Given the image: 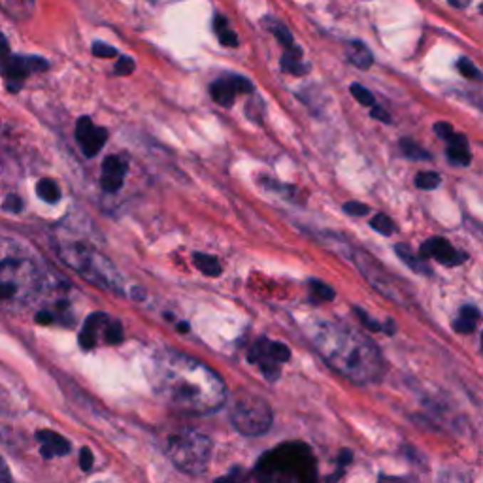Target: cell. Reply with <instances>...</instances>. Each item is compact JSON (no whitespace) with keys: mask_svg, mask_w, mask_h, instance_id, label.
<instances>
[{"mask_svg":"<svg viewBox=\"0 0 483 483\" xmlns=\"http://www.w3.org/2000/svg\"><path fill=\"white\" fill-rule=\"evenodd\" d=\"M150 376L157 397L182 414H212L227 400L225 383L208 365L174 349L155 355Z\"/></svg>","mask_w":483,"mask_h":483,"instance_id":"obj_1","label":"cell"},{"mask_svg":"<svg viewBox=\"0 0 483 483\" xmlns=\"http://www.w3.org/2000/svg\"><path fill=\"white\" fill-rule=\"evenodd\" d=\"M310 338L323 360L357 385L374 383L383 376L380 349L365 334L338 323L321 321L310 328Z\"/></svg>","mask_w":483,"mask_h":483,"instance_id":"obj_2","label":"cell"},{"mask_svg":"<svg viewBox=\"0 0 483 483\" xmlns=\"http://www.w3.org/2000/svg\"><path fill=\"white\" fill-rule=\"evenodd\" d=\"M43 270L28 247L0 238V306H25L43 287Z\"/></svg>","mask_w":483,"mask_h":483,"instance_id":"obj_3","label":"cell"},{"mask_svg":"<svg viewBox=\"0 0 483 483\" xmlns=\"http://www.w3.org/2000/svg\"><path fill=\"white\" fill-rule=\"evenodd\" d=\"M259 483H319L316 459L306 444L291 442L264 453L255 467Z\"/></svg>","mask_w":483,"mask_h":483,"instance_id":"obj_4","label":"cell"},{"mask_svg":"<svg viewBox=\"0 0 483 483\" xmlns=\"http://www.w3.org/2000/svg\"><path fill=\"white\" fill-rule=\"evenodd\" d=\"M57 253L76 274H80L95 287H100L113 295H125L127 289L123 276L119 274L112 261L104 257L100 251L83 242H65L57 246Z\"/></svg>","mask_w":483,"mask_h":483,"instance_id":"obj_5","label":"cell"},{"mask_svg":"<svg viewBox=\"0 0 483 483\" xmlns=\"http://www.w3.org/2000/svg\"><path fill=\"white\" fill-rule=\"evenodd\" d=\"M214 444L209 436L199 430L182 429L174 432L167 442V455L174 467L189 476H199L206 472L209 464Z\"/></svg>","mask_w":483,"mask_h":483,"instance_id":"obj_6","label":"cell"},{"mask_svg":"<svg viewBox=\"0 0 483 483\" xmlns=\"http://www.w3.org/2000/svg\"><path fill=\"white\" fill-rule=\"evenodd\" d=\"M351 261L357 264V269H359L360 274L365 276L366 281H368L378 293H381V295L385 296V298L397 302L400 306H408L410 302H412V295L408 293V289L398 281V278L389 274V272L383 269V264L372 257L366 249H353V253H351Z\"/></svg>","mask_w":483,"mask_h":483,"instance_id":"obj_7","label":"cell"},{"mask_svg":"<svg viewBox=\"0 0 483 483\" xmlns=\"http://www.w3.org/2000/svg\"><path fill=\"white\" fill-rule=\"evenodd\" d=\"M272 410L269 402L253 393L238 395L231 410L234 429L244 436H261L272 427Z\"/></svg>","mask_w":483,"mask_h":483,"instance_id":"obj_8","label":"cell"},{"mask_svg":"<svg viewBox=\"0 0 483 483\" xmlns=\"http://www.w3.org/2000/svg\"><path fill=\"white\" fill-rule=\"evenodd\" d=\"M247 359L261 368L266 380L276 381L279 378V366L291 359V351L281 342H272V340L263 338L253 344Z\"/></svg>","mask_w":483,"mask_h":483,"instance_id":"obj_9","label":"cell"},{"mask_svg":"<svg viewBox=\"0 0 483 483\" xmlns=\"http://www.w3.org/2000/svg\"><path fill=\"white\" fill-rule=\"evenodd\" d=\"M49 68V63L42 57H21V55H8L0 61V74L6 78V87L10 93H17L28 74L43 72Z\"/></svg>","mask_w":483,"mask_h":483,"instance_id":"obj_10","label":"cell"},{"mask_svg":"<svg viewBox=\"0 0 483 483\" xmlns=\"http://www.w3.org/2000/svg\"><path fill=\"white\" fill-rule=\"evenodd\" d=\"M76 140H78L83 155L87 159H93L108 142V130L104 127L93 125L89 118H80L76 125Z\"/></svg>","mask_w":483,"mask_h":483,"instance_id":"obj_11","label":"cell"},{"mask_svg":"<svg viewBox=\"0 0 483 483\" xmlns=\"http://www.w3.org/2000/svg\"><path fill=\"white\" fill-rule=\"evenodd\" d=\"M419 255L423 259H436L446 266H459L467 259V255L455 249L446 238H429L419 249Z\"/></svg>","mask_w":483,"mask_h":483,"instance_id":"obj_12","label":"cell"},{"mask_svg":"<svg viewBox=\"0 0 483 483\" xmlns=\"http://www.w3.org/2000/svg\"><path fill=\"white\" fill-rule=\"evenodd\" d=\"M129 170V162L123 157L110 155L103 162V176H100V185L106 193H118L123 187L125 176Z\"/></svg>","mask_w":483,"mask_h":483,"instance_id":"obj_13","label":"cell"},{"mask_svg":"<svg viewBox=\"0 0 483 483\" xmlns=\"http://www.w3.org/2000/svg\"><path fill=\"white\" fill-rule=\"evenodd\" d=\"M36 440L40 442V453L46 459L65 457L70 453V442L55 430H38Z\"/></svg>","mask_w":483,"mask_h":483,"instance_id":"obj_14","label":"cell"},{"mask_svg":"<svg viewBox=\"0 0 483 483\" xmlns=\"http://www.w3.org/2000/svg\"><path fill=\"white\" fill-rule=\"evenodd\" d=\"M110 317L106 313H93L87 317V321L83 323V328L80 333V346L83 349H93L98 344V334H104Z\"/></svg>","mask_w":483,"mask_h":483,"instance_id":"obj_15","label":"cell"},{"mask_svg":"<svg viewBox=\"0 0 483 483\" xmlns=\"http://www.w3.org/2000/svg\"><path fill=\"white\" fill-rule=\"evenodd\" d=\"M447 161L455 167H468L472 161V153H470V145L464 135H455L447 140Z\"/></svg>","mask_w":483,"mask_h":483,"instance_id":"obj_16","label":"cell"},{"mask_svg":"<svg viewBox=\"0 0 483 483\" xmlns=\"http://www.w3.org/2000/svg\"><path fill=\"white\" fill-rule=\"evenodd\" d=\"M281 70L293 76H306L310 72V65L302 57V49L298 46L285 49L281 55Z\"/></svg>","mask_w":483,"mask_h":483,"instance_id":"obj_17","label":"cell"},{"mask_svg":"<svg viewBox=\"0 0 483 483\" xmlns=\"http://www.w3.org/2000/svg\"><path fill=\"white\" fill-rule=\"evenodd\" d=\"M209 93H212V98H214L215 103L225 108L232 106V103H234V98L238 95L234 81H232V76L231 78H221V80L214 81L212 87H209Z\"/></svg>","mask_w":483,"mask_h":483,"instance_id":"obj_18","label":"cell"},{"mask_svg":"<svg viewBox=\"0 0 483 483\" xmlns=\"http://www.w3.org/2000/svg\"><path fill=\"white\" fill-rule=\"evenodd\" d=\"M348 61L355 68L366 70L374 65V55H372L366 43L355 40V42H349L348 46Z\"/></svg>","mask_w":483,"mask_h":483,"instance_id":"obj_19","label":"cell"},{"mask_svg":"<svg viewBox=\"0 0 483 483\" xmlns=\"http://www.w3.org/2000/svg\"><path fill=\"white\" fill-rule=\"evenodd\" d=\"M479 317H482V316H479L478 308L462 306L461 310H459V316H457V319L453 321V328H455L457 333H461V334L472 333L474 328H476V325H478Z\"/></svg>","mask_w":483,"mask_h":483,"instance_id":"obj_20","label":"cell"},{"mask_svg":"<svg viewBox=\"0 0 483 483\" xmlns=\"http://www.w3.org/2000/svg\"><path fill=\"white\" fill-rule=\"evenodd\" d=\"M395 251H397L398 259L408 264L414 272H417V274H430V269L425 264V259L421 257V255H415V253L410 249V246H406V244H397V246H395Z\"/></svg>","mask_w":483,"mask_h":483,"instance_id":"obj_21","label":"cell"},{"mask_svg":"<svg viewBox=\"0 0 483 483\" xmlns=\"http://www.w3.org/2000/svg\"><path fill=\"white\" fill-rule=\"evenodd\" d=\"M0 10L14 19H27L34 10V0H0Z\"/></svg>","mask_w":483,"mask_h":483,"instance_id":"obj_22","label":"cell"},{"mask_svg":"<svg viewBox=\"0 0 483 483\" xmlns=\"http://www.w3.org/2000/svg\"><path fill=\"white\" fill-rule=\"evenodd\" d=\"M214 31L215 36L219 38V42L227 48H237L238 46V36L237 33L232 31L229 21H227L225 16H221V14H215L214 17Z\"/></svg>","mask_w":483,"mask_h":483,"instance_id":"obj_23","label":"cell"},{"mask_svg":"<svg viewBox=\"0 0 483 483\" xmlns=\"http://www.w3.org/2000/svg\"><path fill=\"white\" fill-rule=\"evenodd\" d=\"M36 193L38 197H40L43 202H48V204H55V202H59L61 200V187L57 185V182L49 180V177H43V180L38 182Z\"/></svg>","mask_w":483,"mask_h":483,"instance_id":"obj_24","label":"cell"},{"mask_svg":"<svg viewBox=\"0 0 483 483\" xmlns=\"http://www.w3.org/2000/svg\"><path fill=\"white\" fill-rule=\"evenodd\" d=\"M193 261L194 264H197V269H199L200 272H204L206 276H209V278H215V276L221 274L219 261H217L214 255H208V253H194Z\"/></svg>","mask_w":483,"mask_h":483,"instance_id":"obj_25","label":"cell"},{"mask_svg":"<svg viewBox=\"0 0 483 483\" xmlns=\"http://www.w3.org/2000/svg\"><path fill=\"white\" fill-rule=\"evenodd\" d=\"M400 150L408 159L412 161H430V153L427 150H423L421 145L415 144L414 140L402 138L400 140Z\"/></svg>","mask_w":483,"mask_h":483,"instance_id":"obj_26","label":"cell"},{"mask_svg":"<svg viewBox=\"0 0 483 483\" xmlns=\"http://www.w3.org/2000/svg\"><path fill=\"white\" fill-rule=\"evenodd\" d=\"M308 287H310V295L313 298L321 302H328L334 298V289L333 287H328L327 284H323L319 279H310L308 281Z\"/></svg>","mask_w":483,"mask_h":483,"instance_id":"obj_27","label":"cell"},{"mask_svg":"<svg viewBox=\"0 0 483 483\" xmlns=\"http://www.w3.org/2000/svg\"><path fill=\"white\" fill-rule=\"evenodd\" d=\"M349 91H351L353 98L360 104V106H368V108L376 106V98H374V95H372V93L368 91L365 85H360V83H351Z\"/></svg>","mask_w":483,"mask_h":483,"instance_id":"obj_28","label":"cell"},{"mask_svg":"<svg viewBox=\"0 0 483 483\" xmlns=\"http://www.w3.org/2000/svg\"><path fill=\"white\" fill-rule=\"evenodd\" d=\"M125 338L123 327H121V323L119 321H108L106 328H104V340H106L108 344H121Z\"/></svg>","mask_w":483,"mask_h":483,"instance_id":"obj_29","label":"cell"},{"mask_svg":"<svg viewBox=\"0 0 483 483\" xmlns=\"http://www.w3.org/2000/svg\"><path fill=\"white\" fill-rule=\"evenodd\" d=\"M370 227L374 231L380 232V234H383V237H391L393 232H395V223L385 214L374 215V219L370 221Z\"/></svg>","mask_w":483,"mask_h":483,"instance_id":"obj_30","label":"cell"},{"mask_svg":"<svg viewBox=\"0 0 483 483\" xmlns=\"http://www.w3.org/2000/svg\"><path fill=\"white\" fill-rule=\"evenodd\" d=\"M272 34H274L276 40L284 46V49H291L296 46L295 40H293V34L289 33V28L285 27V25H281V23H272Z\"/></svg>","mask_w":483,"mask_h":483,"instance_id":"obj_31","label":"cell"},{"mask_svg":"<svg viewBox=\"0 0 483 483\" xmlns=\"http://www.w3.org/2000/svg\"><path fill=\"white\" fill-rule=\"evenodd\" d=\"M415 185L423 191H432L440 185V176L436 172H419L415 176Z\"/></svg>","mask_w":483,"mask_h":483,"instance_id":"obj_32","label":"cell"},{"mask_svg":"<svg viewBox=\"0 0 483 483\" xmlns=\"http://www.w3.org/2000/svg\"><path fill=\"white\" fill-rule=\"evenodd\" d=\"M457 70L461 72V76L468 78V80H482V72L478 70V66L474 65L472 61L467 59V57H461L457 61Z\"/></svg>","mask_w":483,"mask_h":483,"instance_id":"obj_33","label":"cell"},{"mask_svg":"<svg viewBox=\"0 0 483 483\" xmlns=\"http://www.w3.org/2000/svg\"><path fill=\"white\" fill-rule=\"evenodd\" d=\"M355 316L359 317V321L363 323L366 328H370V331H374V333H376V331H383V325H380L376 319H372V317L368 316L363 308L355 306Z\"/></svg>","mask_w":483,"mask_h":483,"instance_id":"obj_34","label":"cell"},{"mask_svg":"<svg viewBox=\"0 0 483 483\" xmlns=\"http://www.w3.org/2000/svg\"><path fill=\"white\" fill-rule=\"evenodd\" d=\"M215 483H247V474L240 467L232 468L231 472L223 476V478L215 479Z\"/></svg>","mask_w":483,"mask_h":483,"instance_id":"obj_35","label":"cell"},{"mask_svg":"<svg viewBox=\"0 0 483 483\" xmlns=\"http://www.w3.org/2000/svg\"><path fill=\"white\" fill-rule=\"evenodd\" d=\"M93 55H97V57H103V59H112L118 55V49L113 48V46H108L104 42H95L93 43Z\"/></svg>","mask_w":483,"mask_h":483,"instance_id":"obj_36","label":"cell"},{"mask_svg":"<svg viewBox=\"0 0 483 483\" xmlns=\"http://www.w3.org/2000/svg\"><path fill=\"white\" fill-rule=\"evenodd\" d=\"M113 72L118 76H129L135 72V61L130 59V57H119V61L115 63V68Z\"/></svg>","mask_w":483,"mask_h":483,"instance_id":"obj_37","label":"cell"},{"mask_svg":"<svg viewBox=\"0 0 483 483\" xmlns=\"http://www.w3.org/2000/svg\"><path fill=\"white\" fill-rule=\"evenodd\" d=\"M344 212L349 215H353V217H363V215L368 214V206L363 204V202H346L344 204Z\"/></svg>","mask_w":483,"mask_h":483,"instance_id":"obj_38","label":"cell"},{"mask_svg":"<svg viewBox=\"0 0 483 483\" xmlns=\"http://www.w3.org/2000/svg\"><path fill=\"white\" fill-rule=\"evenodd\" d=\"M351 457H353V453L349 450H342L340 451V457H338V470H336V474H334V478L331 479V482H336V479L342 476V472H344V468L348 467L349 462H351Z\"/></svg>","mask_w":483,"mask_h":483,"instance_id":"obj_39","label":"cell"},{"mask_svg":"<svg viewBox=\"0 0 483 483\" xmlns=\"http://www.w3.org/2000/svg\"><path fill=\"white\" fill-rule=\"evenodd\" d=\"M2 208H4L6 212H10V214H19V212L23 209V202L17 194H10V197L4 200Z\"/></svg>","mask_w":483,"mask_h":483,"instance_id":"obj_40","label":"cell"},{"mask_svg":"<svg viewBox=\"0 0 483 483\" xmlns=\"http://www.w3.org/2000/svg\"><path fill=\"white\" fill-rule=\"evenodd\" d=\"M435 133L438 136H440L444 142H447V140L451 138V136L455 135V129L451 127L450 123H446V121H438V123L435 125Z\"/></svg>","mask_w":483,"mask_h":483,"instance_id":"obj_41","label":"cell"},{"mask_svg":"<svg viewBox=\"0 0 483 483\" xmlns=\"http://www.w3.org/2000/svg\"><path fill=\"white\" fill-rule=\"evenodd\" d=\"M467 97H468V100H470V103L476 104L479 110H483V85L474 87V89H468Z\"/></svg>","mask_w":483,"mask_h":483,"instance_id":"obj_42","label":"cell"},{"mask_svg":"<svg viewBox=\"0 0 483 483\" xmlns=\"http://www.w3.org/2000/svg\"><path fill=\"white\" fill-rule=\"evenodd\" d=\"M93 461H95V457H93V451L89 447H83L80 453V467L83 470H91L93 468Z\"/></svg>","mask_w":483,"mask_h":483,"instance_id":"obj_43","label":"cell"},{"mask_svg":"<svg viewBox=\"0 0 483 483\" xmlns=\"http://www.w3.org/2000/svg\"><path fill=\"white\" fill-rule=\"evenodd\" d=\"M232 81H234V87H237L238 93H251L253 91V83L246 78H242V76H232Z\"/></svg>","mask_w":483,"mask_h":483,"instance_id":"obj_44","label":"cell"},{"mask_svg":"<svg viewBox=\"0 0 483 483\" xmlns=\"http://www.w3.org/2000/svg\"><path fill=\"white\" fill-rule=\"evenodd\" d=\"M370 115L374 119H378V121H381V123H391V115H389V112L387 110H383L381 106H372L370 110Z\"/></svg>","mask_w":483,"mask_h":483,"instance_id":"obj_45","label":"cell"},{"mask_svg":"<svg viewBox=\"0 0 483 483\" xmlns=\"http://www.w3.org/2000/svg\"><path fill=\"white\" fill-rule=\"evenodd\" d=\"M0 483H11L10 468H8V464H6L2 457H0Z\"/></svg>","mask_w":483,"mask_h":483,"instance_id":"obj_46","label":"cell"},{"mask_svg":"<svg viewBox=\"0 0 483 483\" xmlns=\"http://www.w3.org/2000/svg\"><path fill=\"white\" fill-rule=\"evenodd\" d=\"M10 55V46H8V40L4 38V34L0 33V61L6 59Z\"/></svg>","mask_w":483,"mask_h":483,"instance_id":"obj_47","label":"cell"},{"mask_svg":"<svg viewBox=\"0 0 483 483\" xmlns=\"http://www.w3.org/2000/svg\"><path fill=\"white\" fill-rule=\"evenodd\" d=\"M450 4L453 8H459V10H464L468 4H470V0H450Z\"/></svg>","mask_w":483,"mask_h":483,"instance_id":"obj_48","label":"cell"},{"mask_svg":"<svg viewBox=\"0 0 483 483\" xmlns=\"http://www.w3.org/2000/svg\"><path fill=\"white\" fill-rule=\"evenodd\" d=\"M176 327H177V331H180V333H189V325L185 321H180Z\"/></svg>","mask_w":483,"mask_h":483,"instance_id":"obj_49","label":"cell"},{"mask_svg":"<svg viewBox=\"0 0 483 483\" xmlns=\"http://www.w3.org/2000/svg\"><path fill=\"white\" fill-rule=\"evenodd\" d=\"M482 349H483V334H482Z\"/></svg>","mask_w":483,"mask_h":483,"instance_id":"obj_50","label":"cell"},{"mask_svg":"<svg viewBox=\"0 0 483 483\" xmlns=\"http://www.w3.org/2000/svg\"><path fill=\"white\" fill-rule=\"evenodd\" d=\"M482 10H483V6H482Z\"/></svg>","mask_w":483,"mask_h":483,"instance_id":"obj_51","label":"cell"}]
</instances>
